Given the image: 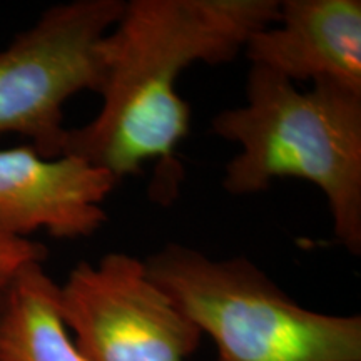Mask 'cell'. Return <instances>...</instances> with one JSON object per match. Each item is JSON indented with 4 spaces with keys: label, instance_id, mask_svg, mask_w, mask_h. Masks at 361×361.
Returning <instances> with one entry per match:
<instances>
[{
    "label": "cell",
    "instance_id": "obj_2",
    "mask_svg": "<svg viewBox=\"0 0 361 361\" xmlns=\"http://www.w3.org/2000/svg\"><path fill=\"white\" fill-rule=\"evenodd\" d=\"M211 129L241 147L226 166V191L252 196L281 178L308 180L326 197L335 238L361 255V94L335 84L300 90L251 66L246 104L218 112Z\"/></svg>",
    "mask_w": 361,
    "mask_h": 361
},
{
    "label": "cell",
    "instance_id": "obj_4",
    "mask_svg": "<svg viewBox=\"0 0 361 361\" xmlns=\"http://www.w3.org/2000/svg\"><path fill=\"white\" fill-rule=\"evenodd\" d=\"M123 0H72L47 8L0 51V134H20L40 156L62 154L72 96L99 92L102 44L124 11Z\"/></svg>",
    "mask_w": 361,
    "mask_h": 361
},
{
    "label": "cell",
    "instance_id": "obj_5",
    "mask_svg": "<svg viewBox=\"0 0 361 361\" xmlns=\"http://www.w3.org/2000/svg\"><path fill=\"white\" fill-rule=\"evenodd\" d=\"M57 308L87 361H186L202 338L146 263L126 252L75 266L57 286Z\"/></svg>",
    "mask_w": 361,
    "mask_h": 361
},
{
    "label": "cell",
    "instance_id": "obj_6",
    "mask_svg": "<svg viewBox=\"0 0 361 361\" xmlns=\"http://www.w3.org/2000/svg\"><path fill=\"white\" fill-rule=\"evenodd\" d=\"M117 180L75 156L54 159L34 147L0 149V231L27 238H89L107 221L104 201Z\"/></svg>",
    "mask_w": 361,
    "mask_h": 361
},
{
    "label": "cell",
    "instance_id": "obj_1",
    "mask_svg": "<svg viewBox=\"0 0 361 361\" xmlns=\"http://www.w3.org/2000/svg\"><path fill=\"white\" fill-rule=\"evenodd\" d=\"M279 0H130L102 44V107L67 130L61 156H75L117 183L156 162V197L169 202L180 180L176 149L191 106L176 90L189 66L228 64L278 17Z\"/></svg>",
    "mask_w": 361,
    "mask_h": 361
},
{
    "label": "cell",
    "instance_id": "obj_3",
    "mask_svg": "<svg viewBox=\"0 0 361 361\" xmlns=\"http://www.w3.org/2000/svg\"><path fill=\"white\" fill-rule=\"evenodd\" d=\"M157 286L211 336L216 361H361V316L298 305L247 258L169 243L144 261Z\"/></svg>",
    "mask_w": 361,
    "mask_h": 361
},
{
    "label": "cell",
    "instance_id": "obj_8",
    "mask_svg": "<svg viewBox=\"0 0 361 361\" xmlns=\"http://www.w3.org/2000/svg\"><path fill=\"white\" fill-rule=\"evenodd\" d=\"M42 264H27L4 296L0 361H87L59 313V284Z\"/></svg>",
    "mask_w": 361,
    "mask_h": 361
},
{
    "label": "cell",
    "instance_id": "obj_9",
    "mask_svg": "<svg viewBox=\"0 0 361 361\" xmlns=\"http://www.w3.org/2000/svg\"><path fill=\"white\" fill-rule=\"evenodd\" d=\"M45 258L47 247L42 243L0 231V305L17 274L27 264L44 263Z\"/></svg>",
    "mask_w": 361,
    "mask_h": 361
},
{
    "label": "cell",
    "instance_id": "obj_7",
    "mask_svg": "<svg viewBox=\"0 0 361 361\" xmlns=\"http://www.w3.org/2000/svg\"><path fill=\"white\" fill-rule=\"evenodd\" d=\"M251 66L291 82L335 84L361 94L360 0H283L273 24L252 34Z\"/></svg>",
    "mask_w": 361,
    "mask_h": 361
}]
</instances>
